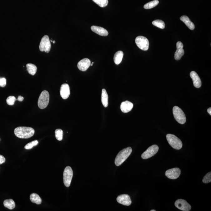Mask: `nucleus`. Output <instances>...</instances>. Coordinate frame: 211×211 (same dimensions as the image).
I'll return each instance as SVG.
<instances>
[{
	"label": "nucleus",
	"instance_id": "f257e3e1",
	"mask_svg": "<svg viewBox=\"0 0 211 211\" xmlns=\"http://www.w3.org/2000/svg\"><path fill=\"white\" fill-rule=\"evenodd\" d=\"M34 132L33 128L27 127H18L14 130L15 136L20 138H29L34 135Z\"/></svg>",
	"mask_w": 211,
	"mask_h": 211
},
{
	"label": "nucleus",
	"instance_id": "f03ea898",
	"mask_svg": "<svg viewBox=\"0 0 211 211\" xmlns=\"http://www.w3.org/2000/svg\"><path fill=\"white\" fill-rule=\"evenodd\" d=\"M132 152V148L131 147H128L120 151L115 158V165L117 166H119L123 164L129 157Z\"/></svg>",
	"mask_w": 211,
	"mask_h": 211
},
{
	"label": "nucleus",
	"instance_id": "7ed1b4c3",
	"mask_svg": "<svg viewBox=\"0 0 211 211\" xmlns=\"http://www.w3.org/2000/svg\"><path fill=\"white\" fill-rule=\"evenodd\" d=\"M167 141L172 148L176 150L180 149L182 148V142L176 136L173 134H168L166 136Z\"/></svg>",
	"mask_w": 211,
	"mask_h": 211
},
{
	"label": "nucleus",
	"instance_id": "20e7f679",
	"mask_svg": "<svg viewBox=\"0 0 211 211\" xmlns=\"http://www.w3.org/2000/svg\"><path fill=\"white\" fill-rule=\"evenodd\" d=\"M49 102V94L48 91L44 90L41 93L38 100V106L41 109L45 108Z\"/></svg>",
	"mask_w": 211,
	"mask_h": 211
},
{
	"label": "nucleus",
	"instance_id": "39448f33",
	"mask_svg": "<svg viewBox=\"0 0 211 211\" xmlns=\"http://www.w3.org/2000/svg\"><path fill=\"white\" fill-rule=\"evenodd\" d=\"M173 114L175 119L180 124H184L186 122L185 114L180 108L175 106L173 108Z\"/></svg>",
	"mask_w": 211,
	"mask_h": 211
},
{
	"label": "nucleus",
	"instance_id": "423d86ee",
	"mask_svg": "<svg viewBox=\"0 0 211 211\" xmlns=\"http://www.w3.org/2000/svg\"><path fill=\"white\" fill-rule=\"evenodd\" d=\"M73 170L71 167L67 166L63 172V183L67 187H70L71 184L72 178L73 177Z\"/></svg>",
	"mask_w": 211,
	"mask_h": 211
},
{
	"label": "nucleus",
	"instance_id": "0eeeda50",
	"mask_svg": "<svg viewBox=\"0 0 211 211\" xmlns=\"http://www.w3.org/2000/svg\"><path fill=\"white\" fill-rule=\"evenodd\" d=\"M135 43L140 49L146 51L148 49L149 41L146 37L140 36L136 38Z\"/></svg>",
	"mask_w": 211,
	"mask_h": 211
},
{
	"label": "nucleus",
	"instance_id": "6e6552de",
	"mask_svg": "<svg viewBox=\"0 0 211 211\" xmlns=\"http://www.w3.org/2000/svg\"><path fill=\"white\" fill-rule=\"evenodd\" d=\"M51 48V42L48 35H45L41 41L39 48L41 51L48 53Z\"/></svg>",
	"mask_w": 211,
	"mask_h": 211
},
{
	"label": "nucleus",
	"instance_id": "1a4fd4ad",
	"mask_svg": "<svg viewBox=\"0 0 211 211\" xmlns=\"http://www.w3.org/2000/svg\"><path fill=\"white\" fill-rule=\"evenodd\" d=\"M159 147L157 145H152L148 148L144 152L142 153L141 157L142 159H147L152 157L156 154L158 151Z\"/></svg>",
	"mask_w": 211,
	"mask_h": 211
},
{
	"label": "nucleus",
	"instance_id": "9d476101",
	"mask_svg": "<svg viewBox=\"0 0 211 211\" xmlns=\"http://www.w3.org/2000/svg\"><path fill=\"white\" fill-rule=\"evenodd\" d=\"M175 205L178 209L184 211H189L191 209V206L185 200L179 199L176 200Z\"/></svg>",
	"mask_w": 211,
	"mask_h": 211
},
{
	"label": "nucleus",
	"instance_id": "9b49d317",
	"mask_svg": "<svg viewBox=\"0 0 211 211\" xmlns=\"http://www.w3.org/2000/svg\"><path fill=\"white\" fill-rule=\"evenodd\" d=\"M181 170L179 168H174L167 170L165 172V176L169 179H177L181 174Z\"/></svg>",
	"mask_w": 211,
	"mask_h": 211
},
{
	"label": "nucleus",
	"instance_id": "f8f14e48",
	"mask_svg": "<svg viewBox=\"0 0 211 211\" xmlns=\"http://www.w3.org/2000/svg\"><path fill=\"white\" fill-rule=\"evenodd\" d=\"M118 203L123 205L129 206L132 203L130 197L128 194H122L119 195L117 198Z\"/></svg>",
	"mask_w": 211,
	"mask_h": 211
},
{
	"label": "nucleus",
	"instance_id": "ddd939ff",
	"mask_svg": "<svg viewBox=\"0 0 211 211\" xmlns=\"http://www.w3.org/2000/svg\"><path fill=\"white\" fill-rule=\"evenodd\" d=\"M183 45L182 42H178L176 43L177 50L174 54V58L176 60H179L184 55V51L183 49Z\"/></svg>",
	"mask_w": 211,
	"mask_h": 211
},
{
	"label": "nucleus",
	"instance_id": "4468645a",
	"mask_svg": "<svg viewBox=\"0 0 211 211\" xmlns=\"http://www.w3.org/2000/svg\"><path fill=\"white\" fill-rule=\"evenodd\" d=\"M61 96L63 99L68 98L70 95V87L68 84L64 83L61 86L60 90Z\"/></svg>",
	"mask_w": 211,
	"mask_h": 211
},
{
	"label": "nucleus",
	"instance_id": "2eb2a0df",
	"mask_svg": "<svg viewBox=\"0 0 211 211\" xmlns=\"http://www.w3.org/2000/svg\"><path fill=\"white\" fill-rule=\"evenodd\" d=\"M91 62L88 58L83 59L80 61L78 63V67L79 70L82 71H85L90 66Z\"/></svg>",
	"mask_w": 211,
	"mask_h": 211
},
{
	"label": "nucleus",
	"instance_id": "dca6fc26",
	"mask_svg": "<svg viewBox=\"0 0 211 211\" xmlns=\"http://www.w3.org/2000/svg\"><path fill=\"white\" fill-rule=\"evenodd\" d=\"M190 76L193 81V86L196 88L201 87L202 85L201 80L196 72L194 71L191 72Z\"/></svg>",
	"mask_w": 211,
	"mask_h": 211
},
{
	"label": "nucleus",
	"instance_id": "f3484780",
	"mask_svg": "<svg viewBox=\"0 0 211 211\" xmlns=\"http://www.w3.org/2000/svg\"><path fill=\"white\" fill-rule=\"evenodd\" d=\"M133 107V103L128 101L123 102L120 105V109L122 112L124 113L129 112L132 110Z\"/></svg>",
	"mask_w": 211,
	"mask_h": 211
},
{
	"label": "nucleus",
	"instance_id": "a211bd4d",
	"mask_svg": "<svg viewBox=\"0 0 211 211\" xmlns=\"http://www.w3.org/2000/svg\"><path fill=\"white\" fill-rule=\"evenodd\" d=\"M92 31L101 36H107L108 32L106 29L101 27L93 26L91 28Z\"/></svg>",
	"mask_w": 211,
	"mask_h": 211
},
{
	"label": "nucleus",
	"instance_id": "6ab92c4d",
	"mask_svg": "<svg viewBox=\"0 0 211 211\" xmlns=\"http://www.w3.org/2000/svg\"><path fill=\"white\" fill-rule=\"evenodd\" d=\"M180 20L181 21L185 23V24L189 29L191 30L194 29L195 25L191 21L188 17L185 15L182 16L180 17Z\"/></svg>",
	"mask_w": 211,
	"mask_h": 211
},
{
	"label": "nucleus",
	"instance_id": "aec40b11",
	"mask_svg": "<svg viewBox=\"0 0 211 211\" xmlns=\"http://www.w3.org/2000/svg\"><path fill=\"white\" fill-rule=\"evenodd\" d=\"M101 101L104 107H107L108 105V97L105 89H103L102 90Z\"/></svg>",
	"mask_w": 211,
	"mask_h": 211
},
{
	"label": "nucleus",
	"instance_id": "412c9836",
	"mask_svg": "<svg viewBox=\"0 0 211 211\" xmlns=\"http://www.w3.org/2000/svg\"><path fill=\"white\" fill-rule=\"evenodd\" d=\"M123 56V51H118L115 53L114 56V62L116 65H119L121 62Z\"/></svg>",
	"mask_w": 211,
	"mask_h": 211
},
{
	"label": "nucleus",
	"instance_id": "4be33fe9",
	"mask_svg": "<svg viewBox=\"0 0 211 211\" xmlns=\"http://www.w3.org/2000/svg\"><path fill=\"white\" fill-rule=\"evenodd\" d=\"M30 198L31 202L33 203H35L37 204H41L42 200L40 197L38 195L35 193H33L31 194Z\"/></svg>",
	"mask_w": 211,
	"mask_h": 211
},
{
	"label": "nucleus",
	"instance_id": "5701e85b",
	"mask_svg": "<svg viewBox=\"0 0 211 211\" xmlns=\"http://www.w3.org/2000/svg\"><path fill=\"white\" fill-rule=\"evenodd\" d=\"M4 205L9 209H13L15 207V202L12 199H6L4 201Z\"/></svg>",
	"mask_w": 211,
	"mask_h": 211
},
{
	"label": "nucleus",
	"instance_id": "b1692460",
	"mask_svg": "<svg viewBox=\"0 0 211 211\" xmlns=\"http://www.w3.org/2000/svg\"><path fill=\"white\" fill-rule=\"evenodd\" d=\"M26 67L28 73L30 74L33 76L35 74L37 71V67L36 65L33 64L28 63L27 64Z\"/></svg>",
	"mask_w": 211,
	"mask_h": 211
},
{
	"label": "nucleus",
	"instance_id": "393cba45",
	"mask_svg": "<svg viewBox=\"0 0 211 211\" xmlns=\"http://www.w3.org/2000/svg\"><path fill=\"white\" fill-rule=\"evenodd\" d=\"M159 4V1L158 0H154V1L150 2L147 3L144 6V8L145 9H150L155 7Z\"/></svg>",
	"mask_w": 211,
	"mask_h": 211
},
{
	"label": "nucleus",
	"instance_id": "a878e982",
	"mask_svg": "<svg viewBox=\"0 0 211 211\" xmlns=\"http://www.w3.org/2000/svg\"><path fill=\"white\" fill-rule=\"evenodd\" d=\"M153 24L160 29H163L165 27V23L162 20H156L153 22Z\"/></svg>",
	"mask_w": 211,
	"mask_h": 211
},
{
	"label": "nucleus",
	"instance_id": "bb28decb",
	"mask_svg": "<svg viewBox=\"0 0 211 211\" xmlns=\"http://www.w3.org/2000/svg\"><path fill=\"white\" fill-rule=\"evenodd\" d=\"M96 4L101 7H105L107 6L108 1V0H92Z\"/></svg>",
	"mask_w": 211,
	"mask_h": 211
},
{
	"label": "nucleus",
	"instance_id": "cd10ccee",
	"mask_svg": "<svg viewBox=\"0 0 211 211\" xmlns=\"http://www.w3.org/2000/svg\"><path fill=\"white\" fill-rule=\"evenodd\" d=\"M55 137L57 140L62 141L63 137V131L61 129H56L55 131Z\"/></svg>",
	"mask_w": 211,
	"mask_h": 211
},
{
	"label": "nucleus",
	"instance_id": "c85d7f7f",
	"mask_svg": "<svg viewBox=\"0 0 211 211\" xmlns=\"http://www.w3.org/2000/svg\"><path fill=\"white\" fill-rule=\"evenodd\" d=\"M38 142L37 140L33 141L30 142L29 143L27 144L26 146H25L24 148L26 149H30L32 148L33 147L36 146L38 144Z\"/></svg>",
	"mask_w": 211,
	"mask_h": 211
},
{
	"label": "nucleus",
	"instance_id": "c756f323",
	"mask_svg": "<svg viewBox=\"0 0 211 211\" xmlns=\"http://www.w3.org/2000/svg\"><path fill=\"white\" fill-rule=\"evenodd\" d=\"M17 99L15 97L13 96H10L8 97L6 99V102L9 105L12 106L15 104V102Z\"/></svg>",
	"mask_w": 211,
	"mask_h": 211
},
{
	"label": "nucleus",
	"instance_id": "7c9ffc66",
	"mask_svg": "<svg viewBox=\"0 0 211 211\" xmlns=\"http://www.w3.org/2000/svg\"><path fill=\"white\" fill-rule=\"evenodd\" d=\"M203 182L204 183H208L211 182V172H209L204 176L203 179Z\"/></svg>",
	"mask_w": 211,
	"mask_h": 211
},
{
	"label": "nucleus",
	"instance_id": "2f4dec72",
	"mask_svg": "<svg viewBox=\"0 0 211 211\" xmlns=\"http://www.w3.org/2000/svg\"><path fill=\"white\" fill-rule=\"evenodd\" d=\"M6 84V80L4 78H0V87H4Z\"/></svg>",
	"mask_w": 211,
	"mask_h": 211
},
{
	"label": "nucleus",
	"instance_id": "473e14b6",
	"mask_svg": "<svg viewBox=\"0 0 211 211\" xmlns=\"http://www.w3.org/2000/svg\"><path fill=\"white\" fill-rule=\"evenodd\" d=\"M6 161L5 158L4 156L0 155V165L4 163Z\"/></svg>",
	"mask_w": 211,
	"mask_h": 211
},
{
	"label": "nucleus",
	"instance_id": "72a5a7b5",
	"mask_svg": "<svg viewBox=\"0 0 211 211\" xmlns=\"http://www.w3.org/2000/svg\"><path fill=\"white\" fill-rule=\"evenodd\" d=\"M23 99H24L23 97L21 96H19L18 97V98L17 99V100H18V101H19L21 102L23 101Z\"/></svg>",
	"mask_w": 211,
	"mask_h": 211
},
{
	"label": "nucleus",
	"instance_id": "f704fd0d",
	"mask_svg": "<svg viewBox=\"0 0 211 211\" xmlns=\"http://www.w3.org/2000/svg\"><path fill=\"white\" fill-rule=\"evenodd\" d=\"M207 112L209 115H211V108H209L207 109Z\"/></svg>",
	"mask_w": 211,
	"mask_h": 211
},
{
	"label": "nucleus",
	"instance_id": "c9c22d12",
	"mask_svg": "<svg viewBox=\"0 0 211 211\" xmlns=\"http://www.w3.org/2000/svg\"><path fill=\"white\" fill-rule=\"evenodd\" d=\"M151 211H156V210H154V209H153V210H151Z\"/></svg>",
	"mask_w": 211,
	"mask_h": 211
},
{
	"label": "nucleus",
	"instance_id": "e433bc0d",
	"mask_svg": "<svg viewBox=\"0 0 211 211\" xmlns=\"http://www.w3.org/2000/svg\"><path fill=\"white\" fill-rule=\"evenodd\" d=\"M55 43V41H54L53 42V43Z\"/></svg>",
	"mask_w": 211,
	"mask_h": 211
}]
</instances>
